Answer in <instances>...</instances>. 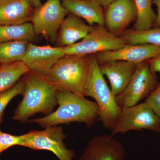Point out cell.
I'll return each instance as SVG.
<instances>
[{
	"instance_id": "obj_1",
	"label": "cell",
	"mask_w": 160,
	"mask_h": 160,
	"mask_svg": "<svg viewBox=\"0 0 160 160\" xmlns=\"http://www.w3.org/2000/svg\"><path fill=\"white\" fill-rule=\"evenodd\" d=\"M58 108L44 117L28 120L42 127L57 126L70 122L83 123L91 127L99 120V111L97 103L85 98V97L70 92L57 90Z\"/></svg>"
},
{
	"instance_id": "obj_2",
	"label": "cell",
	"mask_w": 160,
	"mask_h": 160,
	"mask_svg": "<svg viewBox=\"0 0 160 160\" xmlns=\"http://www.w3.org/2000/svg\"><path fill=\"white\" fill-rule=\"evenodd\" d=\"M22 79L25 86L23 99L15 110L12 119L25 122L36 113H52L58 105L57 90L46 76L29 71Z\"/></svg>"
},
{
	"instance_id": "obj_3",
	"label": "cell",
	"mask_w": 160,
	"mask_h": 160,
	"mask_svg": "<svg viewBox=\"0 0 160 160\" xmlns=\"http://www.w3.org/2000/svg\"><path fill=\"white\" fill-rule=\"evenodd\" d=\"M91 69L89 55H68L59 60L46 76L57 90L85 97Z\"/></svg>"
},
{
	"instance_id": "obj_4",
	"label": "cell",
	"mask_w": 160,
	"mask_h": 160,
	"mask_svg": "<svg viewBox=\"0 0 160 160\" xmlns=\"http://www.w3.org/2000/svg\"><path fill=\"white\" fill-rule=\"evenodd\" d=\"M91 69L86 96L95 100L99 111V120L106 129L111 130L120 117L122 109L107 85L95 54L89 55Z\"/></svg>"
},
{
	"instance_id": "obj_5",
	"label": "cell",
	"mask_w": 160,
	"mask_h": 160,
	"mask_svg": "<svg viewBox=\"0 0 160 160\" xmlns=\"http://www.w3.org/2000/svg\"><path fill=\"white\" fill-rule=\"evenodd\" d=\"M159 83L148 61L139 63L126 89L115 97L118 105L122 109L138 104L149 96Z\"/></svg>"
},
{
	"instance_id": "obj_6",
	"label": "cell",
	"mask_w": 160,
	"mask_h": 160,
	"mask_svg": "<svg viewBox=\"0 0 160 160\" xmlns=\"http://www.w3.org/2000/svg\"><path fill=\"white\" fill-rule=\"evenodd\" d=\"M42 131L32 130L23 135L21 146L33 150L51 151L59 160H73L75 153L68 149L64 140L66 136L61 126H49Z\"/></svg>"
},
{
	"instance_id": "obj_7",
	"label": "cell",
	"mask_w": 160,
	"mask_h": 160,
	"mask_svg": "<svg viewBox=\"0 0 160 160\" xmlns=\"http://www.w3.org/2000/svg\"><path fill=\"white\" fill-rule=\"evenodd\" d=\"M128 45L121 36L116 35L105 26L95 25L93 29L82 41L62 47L66 55L88 56L102 52L118 49Z\"/></svg>"
},
{
	"instance_id": "obj_8",
	"label": "cell",
	"mask_w": 160,
	"mask_h": 160,
	"mask_svg": "<svg viewBox=\"0 0 160 160\" xmlns=\"http://www.w3.org/2000/svg\"><path fill=\"white\" fill-rule=\"evenodd\" d=\"M143 129L160 134V118L145 102L122 109L111 135Z\"/></svg>"
},
{
	"instance_id": "obj_9",
	"label": "cell",
	"mask_w": 160,
	"mask_h": 160,
	"mask_svg": "<svg viewBox=\"0 0 160 160\" xmlns=\"http://www.w3.org/2000/svg\"><path fill=\"white\" fill-rule=\"evenodd\" d=\"M68 14L61 0H47L33 10L31 22L35 35L42 36L52 43L56 42L60 26Z\"/></svg>"
},
{
	"instance_id": "obj_10",
	"label": "cell",
	"mask_w": 160,
	"mask_h": 160,
	"mask_svg": "<svg viewBox=\"0 0 160 160\" xmlns=\"http://www.w3.org/2000/svg\"><path fill=\"white\" fill-rule=\"evenodd\" d=\"M126 149L111 134L96 135L89 140L78 160H125Z\"/></svg>"
},
{
	"instance_id": "obj_11",
	"label": "cell",
	"mask_w": 160,
	"mask_h": 160,
	"mask_svg": "<svg viewBox=\"0 0 160 160\" xmlns=\"http://www.w3.org/2000/svg\"><path fill=\"white\" fill-rule=\"evenodd\" d=\"M160 55V46L150 44L127 45L116 50L95 54L98 65L112 61H123L137 65Z\"/></svg>"
},
{
	"instance_id": "obj_12",
	"label": "cell",
	"mask_w": 160,
	"mask_h": 160,
	"mask_svg": "<svg viewBox=\"0 0 160 160\" xmlns=\"http://www.w3.org/2000/svg\"><path fill=\"white\" fill-rule=\"evenodd\" d=\"M137 9L134 0H114L105 9V27L118 36L136 21Z\"/></svg>"
},
{
	"instance_id": "obj_13",
	"label": "cell",
	"mask_w": 160,
	"mask_h": 160,
	"mask_svg": "<svg viewBox=\"0 0 160 160\" xmlns=\"http://www.w3.org/2000/svg\"><path fill=\"white\" fill-rule=\"evenodd\" d=\"M65 55L62 47L38 46L29 43L22 62L30 71L46 75L56 63Z\"/></svg>"
},
{
	"instance_id": "obj_14",
	"label": "cell",
	"mask_w": 160,
	"mask_h": 160,
	"mask_svg": "<svg viewBox=\"0 0 160 160\" xmlns=\"http://www.w3.org/2000/svg\"><path fill=\"white\" fill-rule=\"evenodd\" d=\"M100 71L108 78L112 92L116 97L128 86L137 65L123 61H112L99 65Z\"/></svg>"
},
{
	"instance_id": "obj_15",
	"label": "cell",
	"mask_w": 160,
	"mask_h": 160,
	"mask_svg": "<svg viewBox=\"0 0 160 160\" xmlns=\"http://www.w3.org/2000/svg\"><path fill=\"white\" fill-rule=\"evenodd\" d=\"M69 13L83 19L91 26H105L102 6L97 0H61Z\"/></svg>"
},
{
	"instance_id": "obj_16",
	"label": "cell",
	"mask_w": 160,
	"mask_h": 160,
	"mask_svg": "<svg viewBox=\"0 0 160 160\" xmlns=\"http://www.w3.org/2000/svg\"><path fill=\"white\" fill-rule=\"evenodd\" d=\"M69 14L60 26L56 42L58 47H66L77 43L93 29L94 26L87 25L80 18Z\"/></svg>"
},
{
	"instance_id": "obj_17",
	"label": "cell",
	"mask_w": 160,
	"mask_h": 160,
	"mask_svg": "<svg viewBox=\"0 0 160 160\" xmlns=\"http://www.w3.org/2000/svg\"><path fill=\"white\" fill-rule=\"evenodd\" d=\"M33 10L27 0H0V26L28 22Z\"/></svg>"
},
{
	"instance_id": "obj_18",
	"label": "cell",
	"mask_w": 160,
	"mask_h": 160,
	"mask_svg": "<svg viewBox=\"0 0 160 160\" xmlns=\"http://www.w3.org/2000/svg\"><path fill=\"white\" fill-rule=\"evenodd\" d=\"M30 71L22 62L0 66V92L10 89L14 86L24 75Z\"/></svg>"
},
{
	"instance_id": "obj_19",
	"label": "cell",
	"mask_w": 160,
	"mask_h": 160,
	"mask_svg": "<svg viewBox=\"0 0 160 160\" xmlns=\"http://www.w3.org/2000/svg\"><path fill=\"white\" fill-rule=\"evenodd\" d=\"M35 35L33 26L29 22L18 25L0 26V43L17 41L30 42Z\"/></svg>"
},
{
	"instance_id": "obj_20",
	"label": "cell",
	"mask_w": 160,
	"mask_h": 160,
	"mask_svg": "<svg viewBox=\"0 0 160 160\" xmlns=\"http://www.w3.org/2000/svg\"><path fill=\"white\" fill-rule=\"evenodd\" d=\"M29 43L27 41H17L0 43V63L2 65L22 62Z\"/></svg>"
},
{
	"instance_id": "obj_21",
	"label": "cell",
	"mask_w": 160,
	"mask_h": 160,
	"mask_svg": "<svg viewBox=\"0 0 160 160\" xmlns=\"http://www.w3.org/2000/svg\"><path fill=\"white\" fill-rule=\"evenodd\" d=\"M121 36L128 45L150 44L160 46V26L143 31L126 29Z\"/></svg>"
},
{
	"instance_id": "obj_22",
	"label": "cell",
	"mask_w": 160,
	"mask_h": 160,
	"mask_svg": "<svg viewBox=\"0 0 160 160\" xmlns=\"http://www.w3.org/2000/svg\"><path fill=\"white\" fill-rule=\"evenodd\" d=\"M152 1L134 0L137 9V17L133 26L134 30L143 31L151 29L154 26L157 15L152 7Z\"/></svg>"
},
{
	"instance_id": "obj_23",
	"label": "cell",
	"mask_w": 160,
	"mask_h": 160,
	"mask_svg": "<svg viewBox=\"0 0 160 160\" xmlns=\"http://www.w3.org/2000/svg\"><path fill=\"white\" fill-rule=\"evenodd\" d=\"M25 86L24 81L22 79L10 89L0 92V125L2 122L4 111L7 105L15 97L23 94Z\"/></svg>"
},
{
	"instance_id": "obj_24",
	"label": "cell",
	"mask_w": 160,
	"mask_h": 160,
	"mask_svg": "<svg viewBox=\"0 0 160 160\" xmlns=\"http://www.w3.org/2000/svg\"><path fill=\"white\" fill-rule=\"evenodd\" d=\"M23 135L15 136L2 132L0 135V153L10 147L21 146Z\"/></svg>"
},
{
	"instance_id": "obj_25",
	"label": "cell",
	"mask_w": 160,
	"mask_h": 160,
	"mask_svg": "<svg viewBox=\"0 0 160 160\" xmlns=\"http://www.w3.org/2000/svg\"><path fill=\"white\" fill-rule=\"evenodd\" d=\"M160 118V82L145 101Z\"/></svg>"
},
{
	"instance_id": "obj_26",
	"label": "cell",
	"mask_w": 160,
	"mask_h": 160,
	"mask_svg": "<svg viewBox=\"0 0 160 160\" xmlns=\"http://www.w3.org/2000/svg\"><path fill=\"white\" fill-rule=\"evenodd\" d=\"M150 69L154 73L160 72V55L148 61Z\"/></svg>"
},
{
	"instance_id": "obj_27",
	"label": "cell",
	"mask_w": 160,
	"mask_h": 160,
	"mask_svg": "<svg viewBox=\"0 0 160 160\" xmlns=\"http://www.w3.org/2000/svg\"><path fill=\"white\" fill-rule=\"evenodd\" d=\"M152 3L154 4L157 7L156 20L154 26L155 27H159L160 26V0H153Z\"/></svg>"
},
{
	"instance_id": "obj_28",
	"label": "cell",
	"mask_w": 160,
	"mask_h": 160,
	"mask_svg": "<svg viewBox=\"0 0 160 160\" xmlns=\"http://www.w3.org/2000/svg\"><path fill=\"white\" fill-rule=\"evenodd\" d=\"M27 1L34 9L40 7L42 5L40 0H27Z\"/></svg>"
},
{
	"instance_id": "obj_29",
	"label": "cell",
	"mask_w": 160,
	"mask_h": 160,
	"mask_svg": "<svg viewBox=\"0 0 160 160\" xmlns=\"http://www.w3.org/2000/svg\"><path fill=\"white\" fill-rule=\"evenodd\" d=\"M99 3L101 5L103 8L106 9V7H107L109 4L114 0H97Z\"/></svg>"
},
{
	"instance_id": "obj_30",
	"label": "cell",
	"mask_w": 160,
	"mask_h": 160,
	"mask_svg": "<svg viewBox=\"0 0 160 160\" xmlns=\"http://www.w3.org/2000/svg\"><path fill=\"white\" fill-rule=\"evenodd\" d=\"M2 132L1 131V130H0V135H1V133H2Z\"/></svg>"
},
{
	"instance_id": "obj_31",
	"label": "cell",
	"mask_w": 160,
	"mask_h": 160,
	"mask_svg": "<svg viewBox=\"0 0 160 160\" xmlns=\"http://www.w3.org/2000/svg\"><path fill=\"white\" fill-rule=\"evenodd\" d=\"M1 65H2V64H1V63H0V66H1Z\"/></svg>"
}]
</instances>
